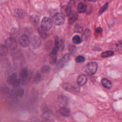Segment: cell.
I'll return each mask as SVG.
<instances>
[{"mask_svg":"<svg viewBox=\"0 0 122 122\" xmlns=\"http://www.w3.org/2000/svg\"><path fill=\"white\" fill-rule=\"evenodd\" d=\"M113 54H114V53L112 51H108L103 52L101 54V56L102 58H107V57H108L112 56Z\"/></svg>","mask_w":122,"mask_h":122,"instance_id":"ffe728a7","label":"cell"},{"mask_svg":"<svg viewBox=\"0 0 122 122\" xmlns=\"http://www.w3.org/2000/svg\"><path fill=\"white\" fill-rule=\"evenodd\" d=\"M17 74L15 73H13L11 74H10L7 78V81L9 83L11 84L12 82L14 81L15 79L17 78Z\"/></svg>","mask_w":122,"mask_h":122,"instance_id":"ac0fdd59","label":"cell"},{"mask_svg":"<svg viewBox=\"0 0 122 122\" xmlns=\"http://www.w3.org/2000/svg\"><path fill=\"white\" fill-rule=\"evenodd\" d=\"M90 1H95L96 0H89Z\"/></svg>","mask_w":122,"mask_h":122,"instance_id":"836d02e7","label":"cell"},{"mask_svg":"<svg viewBox=\"0 0 122 122\" xmlns=\"http://www.w3.org/2000/svg\"><path fill=\"white\" fill-rule=\"evenodd\" d=\"M57 60V54L51 52L50 55V62L51 64L55 63Z\"/></svg>","mask_w":122,"mask_h":122,"instance_id":"2e32d148","label":"cell"},{"mask_svg":"<svg viewBox=\"0 0 122 122\" xmlns=\"http://www.w3.org/2000/svg\"><path fill=\"white\" fill-rule=\"evenodd\" d=\"M77 9L79 13H83L85 12L87 10V5L84 3L80 2L78 5Z\"/></svg>","mask_w":122,"mask_h":122,"instance_id":"7c38bea8","label":"cell"},{"mask_svg":"<svg viewBox=\"0 0 122 122\" xmlns=\"http://www.w3.org/2000/svg\"><path fill=\"white\" fill-rule=\"evenodd\" d=\"M108 7V3H106L105 4H104L100 10V11H99V14H102L104 11H105L107 8Z\"/></svg>","mask_w":122,"mask_h":122,"instance_id":"f1b7e54d","label":"cell"},{"mask_svg":"<svg viewBox=\"0 0 122 122\" xmlns=\"http://www.w3.org/2000/svg\"><path fill=\"white\" fill-rule=\"evenodd\" d=\"M91 33V31L89 29H87L85 30L84 31L82 35V38L83 40H86L90 36Z\"/></svg>","mask_w":122,"mask_h":122,"instance_id":"7402d4cb","label":"cell"},{"mask_svg":"<svg viewBox=\"0 0 122 122\" xmlns=\"http://www.w3.org/2000/svg\"><path fill=\"white\" fill-rule=\"evenodd\" d=\"M31 43L33 48L36 49L41 46V41L39 37L37 36H34L31 39Z\"/></svg>","mask_w":122,"mask_h":122,"instance_id":"52a82bcc","label":"cell"},{"mask_svg":"<svg viewBox=\"0 0 122 122\" xmlns=\"http://www.w3.org/2000/svg\"><path fill=\"white\" fill-rule=\"evenodd\" d=\"M96 32L98 33H101L102 32V29L100 27H98L97 29H96Z\"/></svg>","mask_w":122,"mask_h":122,"instance_id":"4dcf8cb0","label":"cell"},{"mask_svg":"<svg viewBox=\"0 0 122 122\" xmlns=\"http://www.w3.org/2000/svg\"><path fill=\"white\" fill-rule=\"evenodd\" d=\"M8 53V47L3 44L0 45V55L2 56H6Z\"/></svg>","mask_w":122,"mask_h":122,"instance_id":"8fae6325","label":"cell"},{"mask_svg":"<svg viewBox=\"0 0 122 122\" xmlns=\"http://www.w3.org/2000/svg\"><path fill=\"white\" fill-rule=\"evenodd\" d=\"M60 113L63 116H68L70 114V111L67 108L61 107L60 109Z\"/></svg>","mask_w":122,"mask_h":122,"instance_id":"5bb4252c","label":"cell"},{"mask_svg":"<svg viewBox=\"0 0 122 122\" xmlns=\"http://www.w3.org/2000/svg\"><path fill=\"white\" fill-rule=\"evenodd\" d=\"M50 70V68L48 65H44L41 69V71L42 73H47L49 72Z\"/></svg>","mask_w":122,"mask_h":122,"instance_id":"484cf974","label":"cell"},{"mask_svg":"<svg viewBox=\"0 0 122 122\" xmlns=\"http://www.w3.org/2000/svg\"><path fill=\"white\" fill-rule=\"evenodd\" d=\"M10 90L8 87H2L0 89V93L2 94L7 95L10 93Z\"/></svg>","mask_w":122,"mask_h":122,"instance_id":"44dd1931","label":"cell"},{"mask_svg":"<svg viewBox=\"0 0 122 122\" xmlns=\"http://www.w3.org/2000/svg\"><path fill=\"white\" fill-rule=\"evenodd\" d=\"M101 83L102 85L107 89H111L112 87V82L106 78H103L101 80Z\"/></svg>","mask_w":122,"mask_h":122,"instance_id":"30bf717a","label":"cell"},{"mask_svg":"<svg viewBox=\"0 0 122 122\" xmlns=\"http://www.w3.org/2000/svg\"><path fill=\"white\" fill-rule=\"evenodd\" d=\"M72 41V42L75 44H79L81 42V39L79 36L75 35L73 37Z\"/></svg>","mask_w":122,"mask_h":122,"instance_id":"603a6c76","label":"cell"},{"mask_svg":"<svg viewBox=\"0 0 122 122\" xmlns=\"http://www.w3.org/2000/svg\"><path fill=\"white\" fill-rule=\"evenodd\" d=\"M28 71L26 69H22L20 71V77L23 80L25 79L27 76H28Z\"/></svg>","mask_w":122,"mask_h":122,"instance_id":"e0dca14e","label":"cell"},{"mask_svg":"<svg viewBox=\"0 0 122 122\" xmlns=\"http://www.w3.org/2000/svg\"><path fill=\"white\" fill-rule=\"evenodd\" d=\"M52 25V22L51 19L48 17H44L41 21V28L42 30L47 31L51 29Z\"/></svg>","mask_w":122,"mask_h":122,"instance_id":"6da1fadb","label":"cell"},{"mask_svg":"<svg viewBox=\"0 0 122 122\" xmlns=\"http://www.w3.org/2000/svg\"><path fill=\"white\" fill-rule=\"evenodd\" d=\"M20 80L19 79H18L17 78L14 80V81L12 82L11 84L14 88H17L19 87L20 84Z\"/></svg>","mask_w":122,"mask_h":122,"instance_id":"cb8c5ba5","label":"cell"},{"mask_svg":"<svg viewBox=\"0 0 122 122\" xmlns=\"http://www.w3.org/2000/svg\"><path fill=\"white\" fill-rule=\"evenodd\" d=\"M120 43L121 44H122V40H121L120 41Z\"/></svg>","mask_w":122,"mask_h":122,"instance_id":"d6a6232c","label":"cell"},{"mask_svg":"<svg viewBox=\"0 0 122 122\" xmlns=\"http://www.w3.org/2000/svg\"><path fill=\"white\" fill-rule=\"evenodd\" d=\"M75 61L77 63H81L84 61L85 58L82 56H78L76 57Z\"/></svg>","mask_w":122,"mask_h":122,"instance_id":"d4e9b609","label":"cell"},{"mask_svg":"<svg viewBox=\"0 0 122 122\" xmlns=\"http://www.w3.org/2000/svg\"><path fill=\"white\" fill-rule=\"evenodd\" d=\"M41 79V76L40 74L39 73H37L34 76V81L35 83H38L40 81Z\"/></svg>","mask_w":122,"mask_h":122,"instance_id":"4316f807","label":"cell"},{"mask_svg":"<svg viewBox=\"0 0 122 122\" xmlns=\"http://www.w3.org/2000/svg\"><path fill=\"white\" fill-rule=\"evenodd\" d=\"M82 30H83V28L80 25H77L75 27L74 31L76 32H79V33L81 32Z\"/></svg>","mask_w":122,"mask_h":122,"instance_id":"83f0119b","label":"cell"},{"mask_svg":"<svg viewBox=\"0 0 122 122\" xmlns=\"http://www.w3.org/2000/svg\"><path fill=\"white\" fill-rule=\"evenodd\" d=\"M87 81V78L85 75H81L78 76L77 79V83L80 85H84Z\"/></svg>","mask_w":122,"mask_h":122,"instance_id":"9c48e42d","label":"cell"},{"mask_svg":"<svg viewBox=\"0 0 122 122\" xmlns=\"http://www.w3.org/2000/svg\"><path fill=\"white\" fill-rule=\"evenodd\" d=\"M38 31L41 37L43 39H46L48 36L47 31L42 30L41 27L38 29Z\"/></svg>","mask_w":122,"mask_h":122,"instance_id":"d6986e66","label":"cell"},{"mask_svg":"<svg viewBox=\"0 0 122 122\" xmlns=\"http://www.w3.org/2000/svg\"><path fill=\"white\" fill-rule=\"evenodd\" d=\"M5 45L10 50H14L16 49L18 46V44L15 39L12 37L7 38L5 40Z\"/></svg>","mask_w":122,"mask_h":122,"instance_id":"277c9868","label":"cell"},{"mask_svg":"<svg viewBox=\"0 0 122 122\" xmlns=\"http://www.w3.org/2000/svg\"><path fill=\"white\" fill-rule=\"evenodd\" d=\"M97 64L95 62L89 63L85 67V71L89 75L94 74L97 70Z\"/></svg>","mask_w":122,"mask_h":122,"instance_id":"3957f363","label":"cell"},{"mask_svg":"<svg viewBox=\"0 0 122 122\" xmlns=\"http://www.w3.org/2000/svg\"><path fill=\"white\" fill-rule=\"evenodd\" d=\"M19 42L20 45L23 48L28 47L30 43L29 38L26 35H21L19 38Z\"/></svg>","mask_w":122,"mask_h":122,"instance_id":"8992f818","label":"cell"},{"mask_svg":"<svg viewBox=\"0 0 122 122\" xmlns=\"http://www.w3.org/2000/svg\"><path fill=\"white\" fill-rule=\"evenodd\" d=\"M70 59V54H65L57 62L56 65V68L60 69L64 66V65L69 61Z\"/></svg>","mask_w":122,"mask_h":122,"instance_id":"5b68a950","label":"cell"},{"mask_svg":"<svg viewBox=\"0 0 122 122\" xmlns=\"http://www.w3.org/2000/svg\"><path fill=\"white\" fill-rule=\"evenodd\" d=\"M78 18V14L75 11H71L69 14V22L70 24L74 23Z\"/></svg>","mask_w":122,"mask_h":122,"instance_id":"ba28073f","label":"cell"},{"mask_svg":"<svg viewBox=\"0 0 122 122\" xmlns=\"http://www.w3.org/2000/svg\"><path fill=\"white\" fill-rule=\"evenodd\" d=\"M15 15L18 18H23L25 16V12L23 10L21 9H17L15 11Z\"/></svg>","mask_w":122,"mask_h":122,"instance_id":"4fadbf2b","label":"cell"},{"mask_svg":"<svg viewBox=\"0 0 122 122\" xmlns=\"http://www.w3.org/2000/svg\"><path fill=\"white\" fill-rule=\"evenodd\" d=\"M65 20V15L63 13H57L53 17L52 21L57 25H60L63 24Z\"/></svg>","mask_w":122,"mask_h":122,"instance_id":"7a4b0ae2","label":"cell"},{"mask_svg":"<svg viewBox=\"0 0 122 122\" xmlns=\"http://www.w3.org/2000/svg\"><path fill=\"white\" fill-rule=\"evenodd\" d=\"M72 46H71V48H70V51H74V50H75V47H74V46H73V45H72Z\"/></svg>","mask_w":122,"mask_h":122,"instance_id":"1f68e13d","label":"cell"},{"mask_svg":"<svg viewBox=\"0 0 122 122\" xmlns=\"http://www.w3.org/2000/svg\"><path fill=\"white\" fill-rule=\"evenodd\" d=\"M17 92L18 97H21L24 94V90L21 88H20L17 90Z\"/></svg>","mask_w":122,"mask_h":122,"instance_id":"f546056e","label":"cell"},{"mask_svg":"<svg viewBox=\"0 0 122 122\" xmlns=\"http://www.w3.org/2000/svg\"><path fill=\"white\" fill-rule=\"evenodd\" d=\"M30 20L35 25H37L39 22V18L37 15H32L30 17Z\"/></svg>","mask_w":122,"mask_h":122,"instance_id":"9a60e30c","label":"cell"}]
</instances>
